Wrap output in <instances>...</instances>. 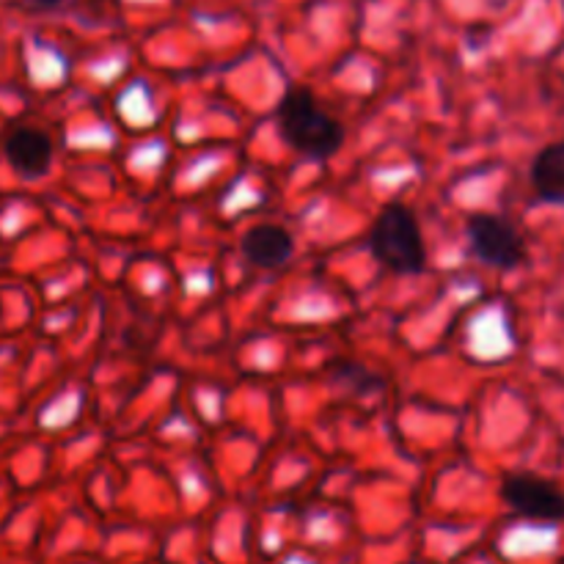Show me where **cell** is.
<instances>
[{
  "mask_svg": "<svg viewBox=\"0 0 564 564\" xmlns=\"http://www.w3.org/2000/svg\"><path fill=\"white\" fill-rule=\"evenodd\" d=\"M53 138L36 127H17L3 141V154L9 165L28 180L47 174L53 165Z\"/></svg>",
  "mask_w": 564,
  "mask_h": 564,
  "instance_id": "obj_5",
  "label": "cell"
},
{
  "mask_svg": "<svg viewBox=\"0 0 564 564\" xmlns=\"http://www.w3.org/2000/svg\"><path fill=\"white\" fill-rule=\"evenodd\" d=\"M275 119H279L281 138L295 152L312 160L334 158L347 138L345 124L330 110H325L312 88L306 86L286 88L279 110H275Z\"/></svg>",
  "mask_w": 564,
  "mask_h": 564,
  "instance_id": "obj_1",
  "label": "cell"
},
{
  "mask_svg": "<svg viewBox=\"0 0 564 564\" xmlns=\"http://www.w3.org/2000/svg\"><path fill=\"white\" fill-rule=\"evenodd\" d=\"M369 251L386 270L397 275H422L427 270L422 226L413 209L402 202H389L372 220Z\"/></svg>",
  "mask_w": 564,
  "mask_h": 564,
  "instance_id": "obj_2",
  "label": "cell"
},
{
  "mask_svg": "<svg viewBox=\"0 0 564 564\" xmlns=\"http://www.w3.org/2000/svg\"><path fill=\"white\" fill-rule=\"evenodd\" d=\"M240 251L253 268L279 270L295 257V237L279 224H257L242 235Z\"/></svg>",
  "mask_w": 564,
  "mask_h": 564,
  "instance_id": "obj_6",
  "label": "cell"
},
{
  "mask_svg": "<svg viewBox=\"0 0 564 564\" xmlns=\"http://www.w3.org/2000/svg\"><path fill=\"white\" fill-rule=\"evenodd\" d=\"M534 193L540 202L564 207V138L540 149L529 171Z\"/></svg>",
  "mask_w": 564,
  "mask_h": 564,
  "instance_id": "obj_7",
  "label": "cell"
},
{
  "mask_svg": "<svg viewBox=\"0 0 564 564\" xmlns=\"http://www.w3.org/2000/svg\"><path fill=\"white\" fill-rule=\"evenodd\" d=\"M22 3L31 6V9H36V11H53V9H58L64 0H22Z\"/></svg>",
  "mask_w": 564,
  "mask_h": 564,
  "instance_id": "obj_8",
  "label": "cell"
},
{
  "mask_svg": "<svg viewBox=\"0 0 564 564\" xmlns=\"http://www.w3.org/2000/svg\"><path fill=\"white\" fill-rule=\"evenodd\" d=\"M501 499L518 516L540 523L564 521V490L554 479L532 471H512L501 479Z\"/></svg>",
  "mask_w": 564,
  "mask_h": 564,
  "instance_id": "obj_4",
  "label": "cell"
},
{
  "mask_svg": "<svg viewBox=\"0 0 564 564\" xmlns=\"http://www.w3.org/2000/svg\"><path fill=\"white\" fill-rule=\"evenodd\" d=\"M466 235L479 262L496 270H516L527 259V240L512 220L494 213H474L466 220Z\"/></svg>",
  "mask_w": 564,
  "mask_h": 564,
  "instance_id": "obj_3",
  "label": "cell"
}]
</instances>
